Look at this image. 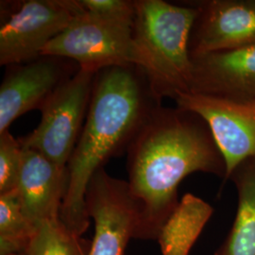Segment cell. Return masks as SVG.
Segmentation results:
<instances>
[{"mask_svg":"<svg viewBox=\"0 0 255 255\" xmlns=\"http://www.w3.org/2000/svg\"><path fill=\"white\" fill-rule=\"evenodd\" d=\"M81 3L93 16L134 25L135 0H81Z\"/></svg>","mask_w":255,"mask_h":255,"instance_id":"ac0fdd59","label":"cell"},{"mask_svg":"<svg viewBox=\"0 0 255 255\" xmlns=\"http://www.w3.org/2000/svg\"><path fill=\"white\" fill-rule=\"evenodd\" d=\"M85 204L95 222V235L87 255H124L134 239L140 207L126 181L112 177L103 168L89 182Z\"/></svg>","mask_w":255,"mask_h":255,"instance_id":"ba28073f","label":"cell"},{"mask_svg":"<svg viewBox=\"0 0 255 255\" xmlns=\"http://www.w3.org/2000/svg\"><path fill=\"white\" fill-rule=\"evenodd\" d=\"M189 93L232 100H255V43L193 55Z\"/></svg>","mask_w":255,"mask_h":255,"instance_id":"8fae6325","label":"cell"},{"mask_svg":"<svg viewBox=\"0 0 255 255\" xmlns=\"http://www.w3.org/2000/svg\"><path fill=\"white\" fill-rule=\"evenodd\" d=\"M67 181V168L59 167L35 149L23 146L16 191L23 211L34 227L60 219Z\"/></svg>","mask_w":255,"mask_h":255,"instance_id":"7c38bea8","label":"cell"},{"mask_svg":"<svg viewBox=\"0 0 255 255\" xmlns=\"http://www.w3.org/2000/svg\"><path fill=\"white\" fill-rule=\"evenodd\" d=\"M192 28L190 54L224 51L255 43V0H206Z\"/></svg>","mask_w":255,"mask_h":255,"instance_id":"30bf717a","label":"cell"},{"mask_svg":"<svg viewBox=\"0 0 255 255\" xmlns=\"http://www.w3.org/2000/svg\"><path fill=\"white\" fill-rule=\"evenodd\" d=\"M23 146L9 130L0 133V194L17 187L22 165Z\"/></svg>","mask_w":255,"mask_h":255,"instance_id":"e0dca14e","label":"cell"},{"mask_svg":"<svg viewBox=\"0 0 255 255\" xmlns=\"http://www.w3.org/2000/svg\"><path fill=\"white\" fill-rule=\"evenodd\" d=\"M128 187L140 207L134 239H157L177 207L178 187L195 172L225 177V163L206 122L198 115L159 104L127 150Z\"/></svg>","mask_w":255,"mask_h":255,"instance_id":"6da1fadb","label":"cell"},{"mask_svg":"<svg viewBox=\"0 0 255 255\" xmlns=\"http://www.w3.org/2000/svg\"><path fill=\"white\" fill-rule=\"evenodd\" d=\"M80 70L73 61L42 55L35 60L7 66L0 85V133L24 114L41 109L63 83Z\"/></svg>","mask_w":255,"mask_h":255,"instance_id":"9c48e42d","label":"cell"},{"mask_svg":"<svg viewBox=\"0 0 255 255\" xmlns=\"http://www.w3.org/2000/svg\"><path fill=\"white\" fill-rule=\"evenodd\" d=\"M34 231L16 189L0 194V255L26 252Z\"/></svg>","mask_w":255,"mask_h":255,"instance_id":"9a60e30c","label":"cell"},{"mask_svg":"<svg viewBox=\"0 0 255 255\" xmlns=\"http://www.w3.org/2000/svg\"><path fill=\"white\" fill-rule=\"evenodd\" d=\"M27 255L26 252H22V253H14V254H8V255Z\"/></svg>","mask_w":255,"mask_h":255,"instance_id":"d6986e66","label":"cell"},{"mask_svg":"<svg viewBox=\"0 0 255 255\" xmlns=\"http://www.w3.org/2000/svg\"><path fill=\"white\" fill-rule=\"evenodd\" d=\"M198 9L164 0H135L133 38L138 67L155 98L162 101L189 93L192 59L189 43Z\"/></svg>","mask_w":255,"mask_h":255,"instance_id":"3957f363","label":"cell"},{"mask_svg":"<svg viewBox=\"0 0 255 255\" xmlns=\"http://www.w3.org/2000/svg\"><path fill=\"white\" fill-rule=\"evenodd\" d=\"M84 9L81 0H27L0 27V65L35 60Z\"/></svg>","mask_w":255,"mask_h":255,"instance_id":"8992f818","label":"cell"},{"mask_svg":"<svg viewBox=\"0 0 255 255\" xmlns=\"http://www.w3.org/2000/svg\"><path fill=\"white\" fill-rule=\"evenodd\" d=\"M96 75L80 68L63 83L41 107L36 128L19 139L22 146L35 149L59 167L67 168L88 113Z\"/></svg>","mask_w":255,"mask_h":255,"instance_id":"277c9868","label":"cell"},{"mask_svg":"<svg viewBox=\"0 0 255 255\" xmlns=\"http://www.w3.org/2000/svg\"><path fill=\"white\" fill-rule=\"evenodd\" d=\"M174 101L177 107L198 115L208 125L225 163V180L255 157V100L182 93Z\"/></svg>","mask_w":255,"mask_h":255,"instance_id":"52a82bcc","label":"cell"},{"mask_svg":"<svg viewBox=\"0 0 255 255\" xmlns=\"http://www.w3.org/2000/svg\"><path fill=\"white\" fill-rule=\"evenodd\" d=\"M159 104L138 66H113L96 75L86 119L67 164V188L60 214L76 235L81 237L90 224L85 196L93 176L112 157L127 152Z\"/></svg>","mask_w":255,"mask_h":255,"instance_id":"7a4b0ae2","label":"cell"},{"mask_svg":"<svg viewBox=\"0 0 255 255\" xmlns=\"http://www.w3.org/2000/svg\"><path fill=\"white\" fill-rule=\"evenodd\" d=\"M42 55L68 59L80 68L98 73L113 66H138L133 25L93 16L84 11Z\"/></svg>","mask_w":255,"mask_h":255,"instance_id":"5b68a950","label":"cell"},{"mask_svg":"<svg viewBox=\"0 0 255 255\" xmlns=\"http://www.w3.org/2000/svg\"><path fill=\"white\" fill-rule=\"evenodd\" d=\"M231 178L237 186V216L218 255H255V157L240 164Z\"/></svg>","mask_w":255,"mask_h":255,"instance_id":"5bb4252c","label":"cell"},{"mask_svg":"<svg viewBox=\"0 0 255 255\" xmlns=\"http://www.w3.org/2000/svg\"><path fill=\"white\" fill-rule=\"evenodd\" d=\"M213 212L206 201L185 194L159 232L157 240L162 255H189Z\"/></svg>","mask_w":255,"mask_h":255,"instance_id":"4fadbf2b","label":"cell"},{"mask_svg":"<svg viewBox=\"0 0 255 255\" xmlns=\"http://www.w3.org/2000/svg\"><path fill=\"white\" fill-rule=\"evenodd\" d=\"M27 255H87L81 237L67 228L61 219L47 220L35 227Z\"/></svg>","mask_w":255,"mask_h":255,"instance_id":"2e32d148","label":"cell"}]
</instances>
